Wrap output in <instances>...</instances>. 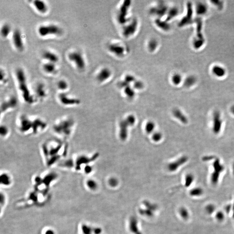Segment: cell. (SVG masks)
Segmentation results:
<instances>
[{"label": "cell", "instance_id": "cell-1", "mask_svg": "<svg viewBox=\"0 0 234 234\" xmlns=\"http://www.w3.org/2000/svg\"><path fill=\"white\" fill-rule=\"evenodd\" d=\"M41 150L45 163L50 167L59 161L63 156L66 155L67 146L60 139L49 140L42 144Z\"/></svg>", "mask_w": 234, "mask_h": 234}, {"label": "cell", "instance_id": "cell-2", "mask_svg": "<svg viewBox=\"0 0 234 234\" xmlns=\"http://www.w3.org/2000/svg\"><path fill=\"white\" fill-rule=\"evenodd\" d=\"M18 121L19 131L24 134L41 133L44 131L46 126L45 121L42 119L36 117L32 119L26 115L20 116Z\"/></svg>", "mask_w": 234, "mask_h": 234}, {"label": "cell", "instance_id": "cell-3", "mask_svg": "<svg viewBox=\"0 0 234 234\" xmlns=\"http://www.w3.org/2000/svg\"><path fill=\"white\" fill-rule=\"evenodd\" d=\"M75 122L73 119L69 118H64L59 119L53 126V130L56 135L59 138L64 140L69 137L73 134Z\"/></svg>", "mask_w": 234, "mask_h": 234}, {"label": "cell", "instance_id": "cell-4", "mask_svg": "<svg viewBox=\"0 0 234 234\" xmlns=\"http://www.w3.org/2000/svg\"><path fill=\"white\" fill-rule=\"evenodd\" d=\"M16 77L19 90L21 93L24 102L27 103H33L35 102V99L29 89L25 74L23 69L18 68L17 69Z\"/></svg>", "mask_w": 234, "mask_h": 234}, {"label": "cell", "instance_id": "cell-5", "mask_svg": "<svg viewBox=\"0 0 234 234\" xmlns=\"http://www.w3.org/2000/svg\"><path fill=\"white\" fill-rule=\"evenodd\" d=\"M62 29L58 26L54 24L43 25L39 27L38 33L42 37H46L50 35H59L61 34Z\"/></svg>", "mask_w": 234, "mask_h": 234}, {"label": "cell", "instance_id": "cell-6", "mask_svg": "<svg viewBox=\"0 0 234 234\" xmlns=\"http://www.w3.org/2000/svg\"><path fill=\"white\" fill-rule=\"evenodd\" d=\"M68 57L69 60L73 62L75 66L80 70L85 69L86 64L82 54L79 51H75L69 53Z\"/></svg>", "mask_w": 234, "mask_h": 234}, {"label": "cell", "instance_id": "cell-7", "mask_svg": "<svg viewBox=\"0 0 234 234\" xmlns=\"http://www.w3.org/2000/svg\"><path fill=\"white\" fill-rule=\"evenodd\" d=\"M131 4L130 1L126 0L123 2L120 7L118 14V20L119 22L121 24H125L128 23V21H129L127 16Z\"/></svg>", "mask_w": 234, "mask_h": 234}, {"label": "cell", "instance_id": "cell-8", "mask_svg": "<svg viewBox=\"0 0 234 234\" xmlns=\"http://www.w3.org/2000/svg\"><path fill=\"white\" fill-rule=\"evenodd\" d=\"M99 156L98 153H96L93 156H92L91 158H89L88 156H86L85 155H81L77 156L76 160L74 161V166H75V168L77 170H80V169L82 167V165L85 166L88 165L89 163L94 161L97 159Z\"/></svg>", "mask_w": 234, "mask_h": 234}, {"label": "cell", "instance_id": "cell-9", "mask_svg": "<svg viewBox=\"0 0 234 234\" xmlns=\"http://www.w3.org/2000/svg\"><path fill=\"white\" fill-rule=\"evenodd\" d=\"M187 12L186 14L182 18L178 23V26L180 27H185L192 24L193 21V7L192 3L189 2L186 5Z\"/></svg>", "mask_w": 234, "mask_h": 234}, {"label": "cell", "instance_id": "cell-10", "mask_svg": "<svg viewBox=\"0 0 234 234\" xmlns=\"http://www.w3.org/2000/svg\"><path fill=\"white\" fill-rule=\"evenodd\" d=\"M222 119L221 113L219 111H216L213 115L212 130L215 135H218L220 132L222 125Z\"/></svg>", "mask_w": 234, "mask_h": 234}, {"label": "cell", "instance_id": "cell-11", "mask_svg": "<svg viewBox=\"0 0 234 234\" xmlns=\"http://www.w3.org/2000/svg\"><path fill=\"white\" fill-rule=\"evenodd\" d=\"M58 98L59 102L62 104V105L66 106L77 105L80 104V100L70 97L68 95L63 92L60 93L59 95Z\"/></svg>", "mask_w": 234, "mask_h": 234}, {"label": "cell", "instance_id": "cell-12", "mask_svg": "<svg viewBox=\"0 0 234 234\" xmlns=\"http://www.w3.org/2000/svg\"><path fill=\"white\" fill-rule=\"evenodd\" d=\"M138 22L137 19L132 20L131 21L129 22L126 25L124 26L123 29V34L126 37L131 36L136 32Z\"/></svg>", "mask_w": 234, "mask_h": 234}, {"label": "cell", "instance_id": "cell-13", "mask_svg": "<svg viewBox=\"0 0 234 234\" xmlns=\"http://www.w3.org/2000/svg\"><path fill=\"white\" fill-rule=\"evenodd\" d=\"M168 10L169 8L166 4L163 3H160L151 8L150 10V13L153 15H157L160 18L164 15H167Z\"/></svg>", "mask_w": 234, "mask_h": 234}, {"label": "cell", "instance_id": "cell-14", "mask_svg": "<svg viewBox=\"0 0 234 234\" xmlns=\"http://www.w3.org/2000/svg\"><path fill=\"white\" fill-rule=\"evenodd\" d=\"M12 41L15 48L19 51H21L24 48V45L21 34L18 29L14 30L12 35Z\"/></svg>", "mask_w": 234, "mask_h": 234}, {"label": "cell", "instance_id": "cell-15", "mask_svg": "<svg viewBox=\"0 0 234 234\" xmlns=\"http://www.w3.org/2000/svg\"><path fill=\"white\" fill-rule=\"evenodd\" d=\"M18 104V101L16 97L12 96L8 99L6 100L1 105V112L4 113L8 111L9 110L14 108Z\"/></svg>", "mask_w": 234, "mask_h": 234}, {"label": "cell", "instance_id": "cell-16", "mask_svg": "<svg viewBox=\"0 0 234 234\" xmlns=\"http://www.w3.org/2000/svg\"><path fill=\"white\" fill-rule=\"evenodd\" d=\"M188 160V158L186 156H183L174 161L170 163L167 166V168L169 171L171 172H175L178 169L183 165Z\"/></svg>", "mask_w": 234, "mask_h": 234}, {"label": "cell", "instance_id": "cell-17", "mask_svg": "<svg viewBox=\"0 0 234 234\" xmlns=\"http://www.w3.org/2000/svg\"><path fill=\"white\" fill-rule=\"evenodd\" d=\"M108 49L112 53L117 56L121 57L124 55L125 53L124 47L118 43H112L108 46Z\"/></svg>", "mask_w": 234, "mask_h": 234}, {"label": "cell", "instance_id": "cell-18", "mask_svg": "<svg viewBox=\"0 0 234 234\" xmlns=\"http://www.w3.org/2000/svg\"><path fill=\"white\" fill-rule=\"evenodd\" d=\"M129 229L130 231L133 234H143L139 229L138 221L136 217H131L129 222Z\"/></svg>", "mask_w": 234, "mask_h": 234}, {"label": "cell", "instance_id": "cell-19", "mask_svg": "<svg viewBox=\"0 0 234 234\" xmlns=\"http://www.w3.org/2000/svg\"><path fill=\"white\" fill-rule=\"evenodd\" d=\"M111 75L112 72L109 69L107 68H104L97 74V80L100 82H105L109 79Z\"/></svg>", "mask_w": 234, "mask_h": 234}, {"label": "cell", "instance_id": "cell-20", "mask_svg": "<svg viewBox=\"0 0 234 234\" xmlns=\"http://www.w3.org/2000/svg\"><path fill=\"white\" fill-rule=\"evenodd\" d=\"M129 125L125 120H122L120 123L119 136L122 141L126 140L128 136V127Z\"/></svg>", "mask_w": 234, "mask_h": 234}, {"label": "cell", "instance_id": "cell-21", "mask_svg": "<svg viewBox=\"0 0 234 234\" xmlns=\"http://www.w3.org/2000/svg\"><path fill=\"white\" fill-rule=\"evenodd\" d=\"M33 4L38 12L45 14L47 12L48 7L45 2L41 0H35L33 1Z\"/></svg>", "mask_w": 234, "mask_h": 234}, {"label": "cell", "instance_id": "cell-22", "mask_svg": "<svg viewBox=\"0 0 234 234\" xmlns=\"http://www.w3.org/2000/svg\"><path fill=\"white\" fill-rule=\"evenodd\" d=\"M42 57L43 59L48 61V62L53 63H57L59 60V57L57 54L49 50L44 51L43 53Z\"/></svg>", "mask_w": 234, "mask_h": 234}, {"label": "cell", "instance_id": "cell-23", "mask_svg": "<svg viewBox=\"0 0 234 234\" xmlns=\"http://www.w3.org/2000/svg\"><path fill=\"white\" fill-rule=\"evenodd\" d=\"M35 93L36 97L41 99L45 98L46 96V92L44 85L43 83H39L38 84L35 89Z\"/></svg>", "mask_w": 234, "mask_h": 234}, {"label": "cell", "instance_id": "cell-24", "mask_svg": "<svg viewBox=\"0 0 234 234\" xmlns=\"http://www.w3.org/2000/svg\"><path fill=\"white\" fill-rule=\"evenodd\" d=\"M194 22L196 24V33H197L196 37L199 39H204L202 33L203 23L202 18H201L200 17H197L194 20Z\"/></svg>", "mask_w": 234, "mask_h": 234}, {"label": "cell", "instance_id": "cell-25", "mask_svg": "<svg viewBox=\"0 0 234 234\" xmlns=\"http://www.w3.org/2000/svg\"><path fill=\"white\" fill-rule=\"evenodd\" d=\"M213 74L218 78H222L226 74L225 69L219 65L214 66L212 69Z\"/></svg>", "mask_w": 234, "mask_h": 234}, {"label": "cell", "instance_id": "cell-26", "mask_svg": "<svg viewBox=\"0 0 234 234\" xmlns=\"http://www.w3.org/2000/svg\"><path fill=\"white\" fill-rule=\"evenodd\" d=\"M208 11V7L205 3L199 2L196 6V12L198 16H203L207 13Z\"/></svg>", "mask_w": 234, "mask_h": 234}, {"label": "cell", "instance_id": "cell-27", "mask_svg": "<svg viewBox=\"0 0 234 234\" xmlns=\"http://www.w3.org/2000/svg\"><path fill=\"white\" fill-rule=\"evenodd\" d=\"M173 113L174 116L181 122L184 124H186L188 123V120L187 117L180 109L175 108L173 111Z\"/></svg>", "mask_w": 234, "mask_h": 234}, {"label": "cell", "instance_id": "cell-28", "mask_svg": "<svg viewBox=\"0 0 234 234\" xmlns=\"http://www.w3.org/2000/svg\"><path fill=\"white\" fill-rule=\"evenodd\" d=\"M155 23L158 27L164 31H168L170 28V25L167 20H163L160 18H158L155 21Z\"/></svg>", "mask_w": 234, "mask_h": 234}, {"label": "cell", "instance_id": "cell-29", "mask_svg": "<svg viewBox=\"0 0 234 234\" xmlns=\"http://www.w3.org/2000/svg\"><path fill=\"white\" fill-rule=\"evenodd\" d=\"M213 167L214 171L213 173L218 174L220 175L221 174L224 170L225 167L221 163L220 160L218 158H216L213 162Z\"/></svg>", "mask_w": 234, "mask_h": 234}, {"label": "cell", "instance_id": "cell-30", "mask_svg": "<svg viewBox=\"0 0 234 234\" xmlns=\"http://www.w3.org/2000/svg\"><path fill=\"white\" fill-rule=\"evenodd\" d=\"M43 68L46 73L49 74H53L55 73L57 70L55 63L50 62L44 63L43 66Z\"/></svg>", "mask_w": 234, "mask_h": 234}, {"label": "cell", "instance_id": "cell-31", "mask_svg": "<svg viewBox=\"0 0 234 234\" xmlns=\"http://www.w3.org/2000/svg\"><path fill=\"white\" fill-rule=\"evenodd\" d=\"M179 10L176 7H173L168 10L167 14V18L166 20L167 21H170L173 18L177 16L179 14Z\"/></svg>", "mask_w": 234, "mask_h": 234}, {"label": "cell", "instance_id": "cell-32", "mask_svg": "<svg viewBox=\"0 0 234 234\" xmlns=\"http://www.w3.org/2000/svg\"><path fill=\"white\" fill-rule=\"evenodd\" d=\"M197 81V78L195 76L190 75L185 79L184 82V85L186 87H191L195 85Z\"/></svg>", "mask_w": 234, "mask_h": 234}, {"label": "cell", "instance_id": "cell-33", "mask_svg": "<svg viewBox=\"0 0 234 234\" xmlns=\"http://www.w3.org/2000/svg\"><path fill=\"white\" fill-rule=\"evenodd\" d=\"M205 43V39H199L196 37L193 39L192 41V45L194 48L196 50H199L204 45Z\"/></svg>", "mask_w": 234, "mask_h": 234}, {"label": "cell", "instance_id": "cell-34", "mask_svg": "<svg viewBox=\"0 0 234 234\" xmlns=\"http://www.w3.org/2000/svg\"><path fill=\"white\" fill-rule=\"evenodd\" d=\"M143 204L145 206V208L149 209L154 212L158 209V205L156 204L155 203H153L147 200H144L143 202Z\"/></svg>", "mask_w": 234, "mask_h": 234}, {"label": "cell", "instance_id": "cell-35", "mask_svg": "<svg viewBox=\"0 0 234 234\" xmlns=\"http://www.w3.org/2000/svg\"><path fill=\"white\" fill-rule=\"evenodd\" d=\"M11 27L8 24H4L2 26L1 30L2 36L3 37H7L11 32Z\"/></svg>", "mask_w": 234, "mask_h": 234}, {"label": "cell", "instance_id": "cell-36", "mask_svg": "<svg viewBox=\"0 0 234 234\" xmlns=\"http://www.w3.org/2000/svg\"><path fill=\"white\" fill-rule=\"evenodd\" d=\"M179 215L183 220H187L190 217V213L187 209L184 207H181L179 210Z\"/></svg>", "mask_w": 234, "mask_h": 234}, {"label": "cell", "instance_id": "cell-37", "mask_svg": "<svg viewBox=\"0 0 234 234\" xmlns=\"http://www.w3.org/2000/svg\"><path fill=\"white\" fill-rule=\"evenodd\" d=\"M139 213L141 215L144 216L151 218L154 216V212L152 210H150L149 209H147L145 208L144 209H139Z\"/></svg>", "mask_w": 234, "mask_h": 234}, {"label": "cell", "instance_id": "cell-38", "mask_svg": "<svg viewBox=\"0 0 234 234\" xmlns=\"http://www.w3.org/2000/svg\"><path fill=\"white\" fill-rule=\"evenodd\" d=\"M11 178L8 174L3 173L1 176V184L4 186H8L11 183Z\"/></svg>", "mask_w": 234, "mask_h": 234}, {"label": "cell", "instance_id": "cell-39", "mask_svg": "<svg viewBox=\"0 0 234 234\" xmlns=\"http://www.w3.org/2000/svg\"><path fill=\"white\" fill-rule=\"evenodd\" d=\"M86 184L88 188L92 191L96 190L98 187V184L97 182L92 179L88 180L86 181Z\"/></svg>", "mask_w": 234, "mask_h": 234}, {"label": "cell", "instance_id": "cell-40", "mask_svg": "<svg viewBox=\"0 0 234 234\" xmlns=\"http://www.w3.org/2000/svg\"><path fill=\"white\" fill-rule=\"evenodd\" d=\"M158 43L155 39H152L150 40L147 44L148 49L151 52H153L158 48Z\"/></svg>", "mask_w": 234, "mask_h": 234}, {"label": "cell", "instance_id": "cell-41", "mask_svg": "<svg viewBox=\"0 0 234 234\" xmlns=\"http://www.w3.org/2000/svg\"><path fill=\"white\" fill-rule=\"evenodd\" d=\"M183 80L182 76L179 73H176L173 75L171 78V81L175 85H180Z\"/></svg>", "mask_w": 234, "mask_h": 234}, {"label": "cell", "instance_id": "cell-42", "mask_svg": "<svg viewBox=\"0 0 234 234\" xmlns=\"http://www.w3.org/2000/svg\"><path fill=\"white\" fill-rule=\"evenodd\" d=\"M203 193V190L200 187L192 189L190 192V195L192 197H200Z\"/></svg>", "mask_w": 234, "mask_h": 234}, {"label": "cell", "instance_id": "cell-43", "mask_svg": "<svg viewBox=\"0 0 234 234\" xmlns=\"http://www.w3.org/2000/svg\"><path fill=\"white\" fill-rule=\"evenodd\" d=\"M194 180V176L192 174H187L185 178V186L189 187L191 186Z\"/></svg>", "mask_w": 234, "mask_h": 234}, {"label": "cell", "instance_id": "cell-44", "mask_svg": "<svg viewBox=\"0 0 234 234\" xmlns=\"http://www.w3.org/2000/svg\"><path fill=\"white\" fill-rule=\"evenodd\" d=\"M124 92L127 96L129 98H132L135 96V91L131 87L128 85L124 89Z\"/></svg>", "mask_w": 234, "mask_h": 234}, {"label": "cell", "instance_id": "cell-45", "mask_svg": "<svg viewBox=\"0 0 234 234\" xmlns=\"http://www.w3.org/2000/svg\"><path fill=\"white\" fill-rule=\"evenodd\" d=\"M155 124L152 121H148L145 125V131L147 133H152L154 130Z\"/></svg>", "mask_w": 234, "mask_h": 234}, {"label": "cell", "instance_id": "cell-46", "mask_svg": "<svg viewBox=\"0 0 234 234\" xmlns=\"http://www.w3.org/2000/svg\"><path fill=\"white\" fill-rule=\"evenodd\" d=\"M57 88L61 91L66 90L68 88V84L66 81L65 80H60L57 83Z\"/></svg>", "mask_w": 234, "mask_h": 234}, {"label": "cell", "instance_id": "cell-47", "mask_svg": "<svg viewBox=\"0 0 234 234\" xmlns=\"http://www.w3.org/2000/svg\"><path fill=\"white\" fill-rule=\"evenodd\" d=\"M108 183L111 187L115 188L118 186L119 184V181L116 178L112 177H111L108 180Z\"/></svg>", "mask_w": 234, "mask_h": 234}, {"label": "cell", "instance_id": "cell-48", "mask_svg": "<svg viewBox=\"0 0 234 234\" xmlns=\"http://www.w3.org/2000/svg\"><path fill=\"white\" fill-rule=\"evenodd\" d=\"M127 123H128L129 126H131L134 125L136 122V118L133 115H130L128 116L127 119H125Z\"/></svg>", "mask_w": 234, "mask_h": 234}, {"label": "cell", "instance_id": "cell-49", "mask_svg": "<svg viewBox=\"0 0 234 234\" xmlns=\"http://www.w3.org/2000/svg\"><path fill=\"white\" fill-rule=\"evenodd\" d=\"M215 210V205L213 204H209L206 206L205 210L206 213L208 214H213Z\"/></svg>", "mask_w": 234, "mask_h": 234}, {"label": "cell", "instance_id": "cell-50", "mask_svg": "<svg viewBox=\"0 0 234 234\" xmlns=\"http://www.w3.org/2000/svg\"><path fill=\"white\" fill-rule=\"evenodd\" d=\"M162 135L160 132H156L153 134L152 135V139L155 142H159L161 140L162 138Z\"/></svg>", "mask_w": 234, "mask_h": 234}, {"label": "cell", "instance_id": "cell-51", "mask_svg": "<svg viewBox=\"0 0 234 234\" xmlns=\"http://www.w3.org/2000/svg\"><path fill=\"white\" fill-rule=\"evenodd\" d=\"M136 80V79L135 77L131 75H126L124 79V81H125L128 84H130L132 82L134 83Z\"/></svg>", "mask_w": 234, "mask_h": 234}, {"label": "cell", "instance_id": "cell-52", "mask_svg": "<svg viewBox=\"0 0 234 234\" xmlns=\"http://www.w3.org/2000/svg\"><path fill=\"white\" fill-rule=\"evenodd\" d=\"M9 130L8 128L5 125H2L1 127V135L3 137H5L8 135Z\"/></svg>", "mask_w": 234, "mask_h": 234}, {"label": "cell", "instance_id": "cell-53", "mask_svg": "<svg viewBox=\"0 0 234 234\" xmlns=\"http://www.w3.org/2000/svg\"><path fill=\"white\" fill-rule=\"evenodd\" d=\"M134 87L137 89H141L144 86V84L141 81L137 80L133 83Z\"/></svg>", "mask_w": 234, "mask_h": 234}, {"label": "cell", "instance_id": "cell-54", "mask_svg": "<svg viewBox=\"0 0 234 234\" xmlns=\"http://www.w3.org/2000/svg\"><path fill=\"white\" fill-rule=\"evenodd\" d=\"M216 219L219 222H222L225 219V215L222 211H218L215 215Z\"/></svg>", "mask_w": 234, "mask_h": 234}, {"label": "cell", "instance_id": "cell-55", "mask_svg": "<svg viewBox=\"0 0 234 234\" xmlns=\"http://www.w3.org/2000/svg\"><path fill=\"white\" fill-rule=\"evenodd\" d=\"M212 3H213V4H214L215 7H216L219 10L222 9L223 7V3L222 1H211Z\"/></svg>", "mask_w": 234, "mask_h": 234}, {"label": "cell", "instance_id": "cell-56", "mask_svg": "<svg viewBox=\"0 0 234 234\" xmlns=\"http://www.w3.org/2000/svg\"><path fill=\"white\" fill-rule=\"evenodd\" d=\"M82 230L85 234H91L92 232V229L88 225H84L82 227Z\"/></svg>", "mask_w": 234, "mask_h": 234}, {"label": "cell", "instance_id": "cell-57", "mask_svg": "<svg viewBox=\"0 0 234 234\" xmlns=\"http://www.w3.org/2000/svg\"><path fill=\"white\" fill-rule=\"evenodd\" d=\"M92 170H93L92 167L91 166L89 165V164L85 166V167H84V171L87 174H90L92 171Z\"/></svg>", "mask_w": 234, "mask_h": 234}, {"label": "cell", "instance_id": "cell-58", "mask_svg": "<svg viewBox=\"0 0 234 234\" xmlns=\"http://www.w3.org/2000/svg\"><path fill=\"white\" fill-rule=\"evenodd\" d=\"M93 231L96 234H100L102 232V229L99 228H97L93 230Z\"/></svg>", "mask_w": 234, "mask_h": 234}, {"label": "cell", "instance_id": "cell-59", "mask_svg": "<svg viewBox=\"0 0 234 234\" xmlns=\"http://www.w3.org/2000/svg\"><path fill=\"white\" fill-rule=\"evenodd\" d=\"M45 234H56L55 232H54V231L52 230L51 229H49L47 231H46V232L45 233Z\"/></svg>", "mask_w": 234, "mask_h": 234}, {"label": "cell", "instance_id": "cell-60", "mask_svg": "<svg viewBox=\"0 0 234 234\" xmlns=\"http://www.w3.org/2000/svg\"><path fill=\"white\" fill-rule=\"evenodd\" d=\"M4 76H5L4 73L2 72V70H1V81H2L3 80H4Z\"/></svg>", "mask_w": 234, "mask_h": 234}, {"label": "cell", "instance_id": "cell-61", "mask_svg": "<svg viewBox=\"0 0 234 234\" xmlns=\"http://www.w3.org/2000/svg\"><path fill=\"white\" fill-rule=\"evenodd\" d=\"M231 112L234 115V105H233L232 106H231Z\"/></svg>", "mask_w": 234, "mask_h": 234}, {"label": "cell", "instance_id": "cell-62", "mask_svg": "<svg viewBox=\"0 0 234 234\" xmlns=\"http://www.w3.org/2000/svg\"><path fill=\"white\" fill-rule=\"evenodd\" d=\"M232 170H233V175H234V163H233V164Z\"/></svg>", "mask_w": 234, "mask_h": 234}, {"label": "cell", "instance_id": "cell-63", "mask_svg": "<svg viewBox=\"0 0 234 234\" xmlns=\"http://www.w3.org/2000/svg\"><path fill=\"white\" fill-rule=\"evenodd\" d=\"M233 209H234V206H233Z\"/></svg>", "mask_w": 234, "mask_h": 234}]
</instances>
